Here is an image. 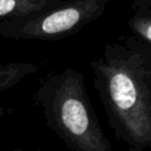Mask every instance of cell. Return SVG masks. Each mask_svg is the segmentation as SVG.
I'll return each instance as SVG.
<instances>
[{"label":"cell","mask_w":151,"mask_h":151,"mask_svg":"<svg viewBox=\"0 0 151 151\" xmlns=\"http://www.w3.org/2000/svg\"><path fill=\"white\" fill-rule=\"evenodd\" d=\"M107 122L129 150L151 149V45L125 36L90 63Z\"/></svg>","instance_id":"obj_1"},{"label":"cell","mask_w":151,"mask_h":151,"mask_svg":"<svg viewBox=\"0 0 151 151\" xmlns=\"http://www.w3.org/2000/svg\"><path fill=\"white\" fill-rule=\"evenodd\" d=\"M45 125L72 151H113L86 90L85 76L73 68L45 76L33 93Z\"/></svg>","instance_id":"obj_2"},{"label":"cell","mask_w":151,"mask_h":151,"mask_svg":"<svg viewBox=\"0 0 151 151\" xmlns=\"http://www.w3.org/2000/svg\"><path fill=\"white\" fill-rule=\"evenodd\" d=\"M113 0H61L49 9L27 17L0 21V36L9 40L55 41L93 23Z\"/></svg>","instance_id":"obj_3"},{"label":"cell","mask_w":151,"mask_h":151,"mask_svg":"<svg viewBox=\"0 0 151 151\" xmlns=\"http://www.w3.org/2000/svg\"><path fill=\"white\" fill-rule=\"evenodd\" d=\"M60 1L61 0H0V21L36 15Z\"/></svg>","instance_id":"obj_4"},{"label":"cell","mask_w":151,"mask_h":151,"mask_svg":"<svg viewBox=\"0 0 151 151\" xmlns=\"http://www.w3.org/2000/svg\"><path fill=\"white\" fill-rule=\"evenodd\" d=\"M36 70L37 66L31 63H0V93L12 89Z\"/></svg>","instance_id":"obj_5"},{"label":"cell","mask_w":151,"mask_h":151,"mask_svg":"<svg viewBox=\"0 0 151 151\" xmlns=\"http://www.w3.org/2000/svg\"><path fill=\"white\" fill-rule=\"evenodd\" d=\"M127 27L134 37L151 45V9L133 11L127 20Z\"/></svg>","instance_id":"obj_6"},{"label":"cell","mask_w":151,"mask_h":151,"mask_svg":"<svg viewBox=\"0 0 151 151\" xmlns=\"http://www.w3.org/2000/svg\"><path fill=\"white\" fill-rule=\"evenodd\" d=\"M133 11L138 9H151V0H134L133 5H131Z\"/></svg>","instance_id":"obj_7"},{"label":"cell","mask_w":151,"mask_h":151,"mask_svg":"<svg viewBox=\"0 0 151 151\" xmlns=\"http://www.w3.org/2000/svg\"><path fill=\"white\" fill-rule=\"evenodd\" d=\"M5 111H7V110H5V107L0 106V119H1V118H3V115L5 114Z\"/></svg>","instance_id":"obj_8"},{"label":"cell","mask_w":151,"mask_h":151,"mask_svg":"<svg viewBox=\"0 0 151 151\" xmlns=\"http://www.w3.org/2000/svg\"><path fill=\"white\" fill-rule=\"evenodd\" d=\"M11 151H40V150H27V149H13Z\"/></svg>","instance_id":"obj_9"},{"label":"cell","mask_w":151,"mask_h":151,"mask_svg":"<svg viewBox=\"0 0 151 151\" xmlns=\"http://www.w3.org/2000/svg\"><path fill=\"white\" fill-rule=\"evenodd\" d=\"M129 151H134V150H129Z\"/></svg>","instance_id":"obj_10"}]
</instances>
